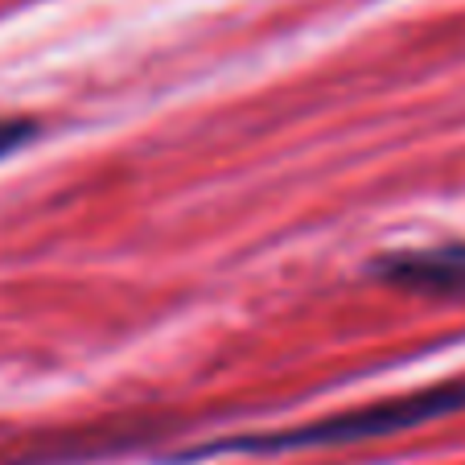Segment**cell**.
I'll return each mask as SVG.
<instances>
[{
	"label": "cell",
	"instance_id": "1",
	"mask_svg": "<svg viewBox=\"0 0 465 465\" xmlns=\"http://www.w3.org/2000/svg\"><path fill=\"white\" fill-rule=\"evenodd\" d=\"M465 408V379H449L437 387H420V391L395 395V400H379L367 408H351V412L325 416V420L301 424V429L284 432H255V437L219 440L211 449H198L190 457L203 453H284V449H317V445H351V440L371 437H391V432H408L416 424L440 420Z\"/></svg>",
	"mask_w": 465,
	"mask_h": 465
},
{
	"label": "cell",
	"instance_id": "3",
	"mask_svg": "<svg viewBox=\"0 0 465 465\" xmlns=\"http://www.w3.org/2000/svg\"><path fill=\"white\" fill-rule=\"evenodd\" d=\"M37 136V124L25 120V115H0V157L25 149L29 141Z\"/></svg>",
	"mask_w": 465,
	"mask_h": 465
},
{
	"label": "cell",
	"instance_id": "2",
	"mask_svg": "<svg viewBox=\"0 0 465 465\" xmlns=\"http://www.w3.org/2000/svg\"><path fill=\"white\" fill-rule=\"evenodd\" d=\"M387 284L420 297H465V243H437L391 252L375 263Z\"/></svg>",
	"mask_w": 465,
	"mask_h": 465
}]
</instances>
